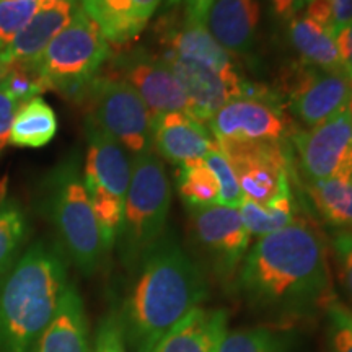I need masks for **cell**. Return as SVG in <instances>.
I'll use <instances>...</instances> for the list:
<instances>
[{"label": "cell", "instance_id": "cell-1", "mask_svg": "<svg viewBox=\"0 0 352 352\" xmlns=\"http://www.w3.org/2000/svg\"><path fill=\"white\" fill-rule=\"evenodd\" d=\"M239 285L252 305L272 314L327 310L336 298L327 241L305 219L259 236L241 263Z\"/></svg>", "mask_w": 352, "mask_h": 352}, {"label": "cell", "instance_id": "cell-2", "mask_svg": "<svg viewBox=\"0 0 352 352\" xmlns=\"http://www.w3.org/2000/svg\"><path fill=\"white\" fill-rule=\"evenodd\" d=\"M120 316L129 352H153L158 342L208 296L204 274L173 232L144 254Z\"/></svg>", "mask_w": 352, "mask_h": 352}, {"label": "cell", "instance_id": "cell-3", "mask_svg": "<svg viewBox=\"0 0 352 352\" xmlns=\"http://www.w3.org/2000/svg\"><path fill=\"white\" fill-rule=\"evenodd\" d=\"M67 258L38 240L0 277V352H32L69 287Z\"/></svg>", "mask_w": 352, "mask_h": 352}, {"label": "cell", "instance_id": "cell-4", "mask_svg": "<svg viewBox=\"0 0 352 352\" xmlns=\"http://www.w3.org/2000/svg\"><path fill=\"white\" fill-rule=\"evenodd\" d=\"M39 206L52 223L67 261L82 274H95L108 253L77 157L65 158L43 179Z\"/></svg>", "mask_w": 352, "mask_h": 352}, {"label": "cell", "instance_id": "cell-5", "mask_svg": "<svg viewBox=\"0 0 352 352\" xmlns=\"http://www.w3.org/2000/svg\"><path fill=\"white\" fill-rule=\"evenodd\" d=\"M171 192L168 173L155 152L132 157L131 183L116 241L122 266L129 272L166 232Z\"/></svg>", "mask_w": 352, "mask_h": 352}, {"label": "cell", "instance_id": "cell-6", "mask_svg": "<svg viewBox=\"0 0 352 352\" xmlns=\"http://www.w3.org/2000/svg\"><path fill=\"white\" fill-rule=\"evenodd\" d=\"M109 54V44L98 26L78 7L34 67L46 90H56L67 98L80 101Z\"/></svg>", "mask_w": 352, "mask_h": 352}, {"label": "cell", "instance_id": "cell-7", "mask_svg": "<svg viewBox=\"0 0 352 352\" xmlns=\"http://www.w3.org/2000/svg\"><path fill=\"white\" fill-rule=\"evenodd\" d=\"M80 101L85 103L87 121L116 139L132 157L153 152V120L129 83L96 76Z\"/></svg>", "mask_w": 352, "mask_h": 352}, {"label": "cell", "instance_id": "cell-8", "mask_svg": "<svg viewBox=\"0 0 352 352\" xmlns=\"http://www.w3.org/2000/svg\"><path fill=\"white\" fill-rule=\"evenodd\" d=\"M206 124L217 144H283L296 132L280 96L253 83L245 95L217 109Z\"/></svg>", "mask_w": 352, "mask_h": 352}, {"label": "cell", "instance_id": "cell-9", "mask_svg": "<svg viewBox=\"0 0 352 352\" xmlns=\"http://www.w3.org/2000/svg\"><path fill=\"white\" fill-rule=\"evenodd\" d=\"M277 95L290 116L311 129L344 111L352 95V80L344 70H323L300 60L283 74Z\"/></svg>", "mask_w": 352, "mask_h": 352}, {"label": "cell", "instance_id": "cell-10", "mask_svg": "<svg viewBox=\"0 0 352 352\" xmlns=\"http://www.w3.org/2000/svg\"><path fill=\"white\" fill-rule=\"evenodd\" d=\"M217 145L230 162L243 197L266 206L277 196L292 189L296 173L290 140L283 144Z\"/></svg>", "mask_w": 352, "mask_h": 352}, {"label": "cell", "instance_id": "cell-11", "mask_svg": "<svg viewBox=\"0 0 352 352\" xmlns=\"http://www.w3.org/2000/svg\"><path fill=\"white\" fill-rule=\"evenodd\" d=\"M294 165L303 183L323 179L352 182V120L344 111L323 124L296 131L290 138Z\"/></svg>", "mask_w": 352, "mask_h": 352}, {"label": "cell", "instance_id": "cell-12", "mask_svg": "<svg viewBox=\"0 0 352 352\" xmlns=\"http://www.w3.org/2000/svg\"><path fill=\"white\" fill-rule=\"evenodd\" d=\"M195 239L217 276L230 283L250 250V232L246 230L239 208L201 206L189 208Z\"/></svg>", "mask_w": 352, "mask_h": 352}, {"label": "cell", "instance_id": "cell-13", "mask_svg": "<svg viewBox=\"0 0 352 352\" xmlns=\"http://www.w3.org/2000/svg\"><path fill=\"white\" fill-rule=\"evenodd\" d=\"M108 76L129 83L142 98L152 120L173 111L189 114V103L182 83L162 56L142 47L127 51L114 59L113 72Z\"/></svg>", "mask_w": 352, "mask_h": 352}, {"label": "cell", "instance_id": "cell-14", "mask_svg": "<svg viewBox=\"0 0 352 352\" xmlns=\"http://www.w3.org/2000/svg\"><path fill=\"white\" fill-rule=\"evenodd\" d=\"M164 59L170 64L186 94L189 114L201 122H208L217 109L245 95L250 87V82L240 76L239 69L220 72L209 65L182 57L168 56Z\"/></svg>", "mask_w": 352, "mask_h": 352}, {"label": "cell", "instance_id": "cell-15", "mask_svg": "<svg viewBox=\"0 0 352 352\" xmlns=\"http://www.w3.org/2000/svg\"><path fill=\"white\" fill-rule=\"evenodd\" d=\"M88 151L83 168V183L88 195H103L126 201L132 175V155L122 145L87 121Z\"/></svg>", "mask_w": 352, "mask_h": 352}, {"label": "cell", "instance_id": "cell-16", "mask_svg": "<svg viewBox=\"0 0 352 352\" xmlns=\"http://www.w3.org/2000/svg\"><path fill=\"white\" fill-rule=\"evenodd\" d=\"M157 33L164 46V57H182L195 63L209 65L220 72L236 70L235 60L230 52L223 50L212 38L206 23L192 19L184 10L182 15L173 12L158 20Z\"/></svg>", "mask_w": 352, "mask_h": 352}, {"label": "cell", "instance_id": "cell-17", "mask_svg": "<svg viewBox=\"0 0 352 352\" xmlns=\"http://www.w3.org/2000/svg\"><path fill=\"white\" fill-rule=\"evenodd\" d=\"M153 152L176 166L204 160L217 145L206 122L183 111L157 116L152 124Z\"/></svg>", "mask_w": 352, "mask_h": 352}, {"label": "cell", "instance_id": "cell-18", "mask_svg": "<svg viewBox=\"0 0 352 352\" xmlns=\"http://www.w3.org/2000/svg\"><path fill=\"white\" fill-rule=\"evenodd\" d=\"M78 2L65 0H39V7L32 20L16 34L15 39L0 51V63L8 65H36L38 59L50 46V43L59 34L74 13Z\"/></svg>", "mask_w": 352, "mask_h": 352}, {"label": "cell", "instance_id": "cell-19", "mask_svg": "<svg viewBox=\"0 0 352 352\" xmlns=\"http://www.w3.org/2000/svg\"><path fill=\"white\" fill-rule=\"evenodd\" d=\"M162 0H80L83 13L98 26L108 44L124 46L134 41Z\"/></svg>", "mask_w": 352, "mask_h": 352}, {"label": "cell", "instance_id": "cell-20", "mask_svg": "<svg viewBox=\"0 0 352 352\" xmlns=\"http://www.w3.org/2000/svg\"><path fill=\"white\" fill-rule=\"evenodd\" d=\"M259 15L258 0H214L206 15V28L230 54L252 51L256 39Z\"/></svg>", "mask_w": 352, "mask_h": 352}, {"label": "cell", "instance_id": "cell-21", "mask_svg": "<svg viewBox=\"0 0 352 352\" xmlns=\"http://www.w3.org/2000/svg\"><path fill=\"white\" fill-rule=\"evenodd\" d=\"M32 352H91L85 305L74 284L65 289L56 315Z\"/></svg>", "mask_w": 352, "mask_h": 352}, {"label": "cell", "instance_id": "cell-22", "mask_svg": "<svg viewBox=\"0 0 352 352\" xmlns=\"http://www.w3.org/2000/svg\"><path fill=\"white\" fill-rule=\"evenodd\" d=\"M227 331L226 310L196 307L158 342L153 352H219Z\"/></svg>", "mask_w": 352, "mask_h": 352}, {"label": "cell", "instance_id": "cell-23", "mask_svg": "<svg viewBox=\"0 0 352 352\" xmlns=\"http://www.w3.org/2000/svg\"><path fill=\"white\" fill-rule=\"evenodd\" d=\"M289 39L302 63L323 70H344L336 39L305 13H297L289 20Z\"/></svg>", "mask_w": 352, "mask_h": 352}, {"label": "cell", "instance_id": "cell-24", "mask_svg": "<svg viewBox=\"0 0 352 352\" xmlns=\"http://www.w3.org/2000/svg\"><path fill=\"white\" fill-rule=\"evenodd\" d=\"M57 132V116L41 96L21 103L13 116L8 144L15 147L39 148L50 144Z\"/></svg>", "mask_w": 352, "mask_h": 352}, {"label": "cell", "instance_id": "cell-25", "mask_svg": "<svg viewBox=\"0 0 352 352\" xmlns=\"http://www.w3.org/2000/svg\"><path fill=\"white\" fill-rule=\"evenodd\" d=\"M307 199L334 230L352 232V182L323 179L303 183Z\"/></svg>", "mask_w": 352, "mask_h": 352}, {"label": "cell", "instance_id": "cell-26", "mask_svg": "<svg viewBox=\"0 0 352 352\" xmlns=\"http://www.w3.org/2000/svg\"><path fill=\"white\" fill-rule=\"evenodd\" d=\"M239 212L250 235L258 236V239L283 230L298 219L294 189L283 192L266 206L258 204L248 197H241Z\"/></svg>", "mask_w": 352, "mask_h": 352}, {"label": "cell", "instance_id": "cell-27", "mask_svg": "<svg viewBox=\"0 0 352 352\" xmlns=\"http://www.w3.org/2000/svg\"><path fill=\"white\" fill-rule=\"evenodd\" d=\"M28 228V217L19 201L13 197L0 201V277L23 253Z\"/></svg>", "mask_w": 352, "mask_h": 352}, {"label": "cell", "instance_id": "cell-28", "mask_svg": "<svg viewBox=\"0 0 352 352\" xmlns=\"http://www.w3.org/2000/svg\"><path fill=\"white\" fill-rule=\"evenodd\" d=\"M178 192L186 208L219 204V182L204 160L188 162L178 166Z\"/></svg>", "mask_w": 352, "mask_h": 352}, {"label": "cell", "instance_id": "cell-29", "mask_svg": "<svg viewBox=\"0 0 352 352\" xmlns=\"http://www.w3.org/2000/svg\"><path fill=\"white\" fill-rule=\"evenodd\" d=\"M219 352H287V342L280 334L267 328L228 329Z\"/></svg>", "mask_w": 352, "mask_h": 352}, {"label": "cell", "instance_id": "cell-30", "mask_svg": "<svg viewBox=\"0 0 352 352\" xmlns=\"http://www.w3.org/2000/svg\"><path fill=\"white\" fill-rule=\"evenodd\" d=\"M38 7L39 0H0V51L25 28Z\"/></svg>", "mask_w": 352, "mask_h": 352}, {"label": "cell", "instance_id": "cell-31", "mask_svg": "<svg viewBox=\"0 0 352 352\" xmlns=\"http://www.w3.org/2000/svg\"><path fill=\"white\" fill-rule=\"evenodd\" d=\"M204 162L219 182V204L228 206V208H239L241 197H243L239 179H236V175L232 168L230 162H228V158L223 155V152L220 151L219 145H215L209 155L204 158Z\"/></svg>", "mask_w": 352, "mask_h": 352}, {"label": "cell", "instance_id": "cell-32", "mask_svg": "<svg viewBox=\"0 0 352 352\" xmlns=\"http://www.w3.org/2000/svg\"><path fill=\"white\" fill-rule=\"evenodd\" d=\"M2 90L21 104L46 91V87L34 65H8Z\"/></svg>", "mask_w": 352, "mask_h": 352}, {"label": "cell", "instance_id": "cell-33", "mask_svg": "<svg viewBox=\"0 0 352 352\" xmlns=\"http://www.w3.org/2000/svg\"><path fill=\"white\" fill-rule=\"evenodd\" d=\"M329 318V338L333 352H352V310L338 298L324 310Z\"/></svg>", "mask_w": 352, "mask_h": 352}, {"label": "cell", "instance_id": "cell-34", "mask_svg": "<svg viewBox=\"0 0 352 352\" xmlns=\"http://www.w3.org/2000/svg\"><path fill=\"white\" fill-rule=\"evenodd\" d=\"M91 352H129L118 311H109L96 328Z\"/></svg>", "mask_w": 352, "mask_h": 352}, {"label": "cell", "instance_id": "cell-35", "mask_svg": "<svg viewBox=\"0 0 352 352\" xmlns=\"http://www.w3.org/2000/svg\"><path fill=\"white\" fill-rule=\"evenodd\" d=\"M331 246L341 284L347 292V296L352 298V232H334Z\"/></svg>", "mask_w": 352, "mask_h": 352}, {"label": "cell", "instance_id": "cell-36", "mask_svg": "<svg viewBox=\"0 0 352 352\" xmlns=\"http://www.w3.org/2000/svg\"><path fill=\"white\" fill-rule=\"evenodd\" d=\"M19 107V101L0 88V153L6 151L8 140H10L12 121Z\"/></svg>", "mask_w": 352, "mask_h": 352}, {"label": "cell", "instance_id": "cell-37", "mask_svg": "<svg viewBox=\"0 0 352 352\" xmlns=\"http://www.w3.org/2000/svg\"><path fill=\"white\" fill-rule=\"evenodd\" d=\"M334 39H336L338 51H340L341 56L342 69L346 70L347 77L352 80V21L349 25H346L344 28H341Z\"/></svg>", "mask_w": 352, "mask_h": 352}, {"label": "cell", "instance_id": "cell-38", "mask_svg": "<svg viewBox=\"0 0 352 352\" xmlns=\"http://www.w3.org/2000/svg\"><path fill=\"white\" fill-rule=\"evenodd\" d=\"M331 7V32L333 36L352 21V0H328Z\"/></svg>", "mask_w": 352, "mask_h": 352}, {"label": "cell", "instance_id": "cell-39", "mask_svg": "<svg viewBox=\"0 0 352 352\" xmlns=\"http://www.w3.org/2000/svg\"><path fill=\"white\" fill-rule=\"evenodd\" d=\"M305 0H271L272 12L277 19L290 20L302 12Z\"/></svg>", "mask_w": 352, "mask_h": 352}, {"label": "cell", "instance_id": "cell-40", "mask_svg": "<svg viewBox=\"0 0 352 352\" xmlns=\"http://www.w3.org/2000/svg\"><path fill=\"white\" fill-rule=\"evenodd\" d=\"M6 76H7V67L0 63V88H2V83L6 80Z\"/></svg>", "mask_w": 352, "mask_h": 352}, {"label": "cell", "instance_id": "cell-41", "mask_svg": "<svg viewBox=\"0 0 352 352\" xmlns=\"http://www.w3.org/2000/svg\"><path fill=\"white\" fill-rule=\"evenodd\" d=\"M347 113H349V116H351V120H352V95H351V98H349V101H347Z\"/></svg>", "mask_w": 352, "mask_h": 352}, {"label": "cell", "instance_id": "cell-42", "mask_svg": "<svg viewBox=\"0 0 352 352\" xmlns=\"http://www.w3.org/2000/svg\"><path fill=\"white\" fill-rule=\"evenodd\" d=\"M179 2H183V0H168V6H178Z\"/></svg>", "mask_w": 352, "mask_h": 352}, {"label": "cell", "instance_id": "cell-43", "mask_svg": "<svg viewBox=\"0 0 352 352\" xmlns=\"http://www.w3.org/2000/svg\"><path fill=\"white\" fill-rule=\"evenodd\" d=\"M65 2H78V0H65Z\"/></svg>", "mask_w": 352, "mask_h": 352}, {"label": "cell", "instance_id": "cell-44", "mask_svg": "<svg viewBox=\"0 0 352 352\" xmlns=\"http://www.w3.org/2000/svg\"><path fill=\"white\" fill-rule=\"evenodd\" d=\"M308 2H314V0H305V3H308Z\"/></svg>", "mask_w": 352, "mask_h": 352}]
</instances>
